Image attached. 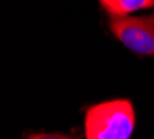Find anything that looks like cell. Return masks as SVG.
<instances>
[{
  "label": "cell",
  "mask_w": 154,
  "mask_h": 139,
  "mask_svg": "<svg viewBox=\"0 0 154 139\" xmlns=\"http://www.w3.org/2000/svg\"><path fill=\"white\" fill-rule=\"evenodd\" d=\"M133 128L135 110L129 100H108L86 110V139H129Z\"/></svg>",
  "instance_id": "obj_1"
},
{
  "label": "cell",
  "mask_w": 154,
  "mask_h": 139,
  "mask_svg": "<svg viewBox=\"0 0 154 139\" xmlns=\"http://www.w3.org/2000/svg\"><path fill=\"white\" fill-rule=\"evenodd\" d=\"M110 29L135 53L154 56V15L112 17L110 21Z\"/></svg>",
  "instance_id": "obj_2"
},
{
  "label": "cell",
  "mask_w": 154,
  "mask_h": 139,
  "mask_svg": "<svg viewBox=\"0 0 154 139\" xmlns=\"http://www.w3.org/2000/svg\"><path fill=\"white\" fill-rule=\"evenodd\" d=\"M103 8L114 17H126L133 11L153 8L154 0H99Z\"/></svg>",
  "instance_id": "obj_3"
},
{
  "label": "cell",
  "mask_w": 154,
  "mask_h": 139,
  "mask_svg": "<svg viewBox=\"0 0 154 139\" xmlns=\"http://www.w3.org/2000/svg\"><path fill=\"white\" fill-rule=\"evenodd\" d=\"M28 139H72L68 135H63V134H33V135H29Z\"/></svg>",
  "instance_id": "obj_4"
}]
</instances>
